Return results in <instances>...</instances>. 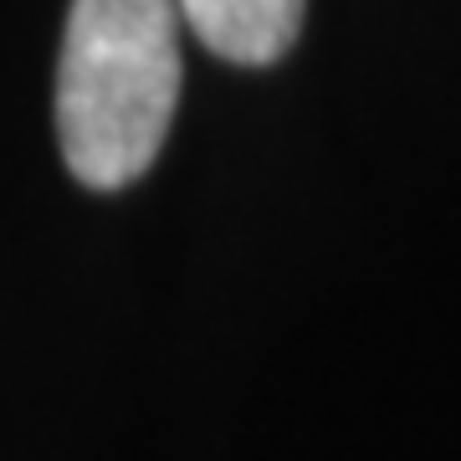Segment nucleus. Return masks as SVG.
<instances>
[{"label": "nucleus", "instance_id": "f03ea898", "mask_svg": "<svg viewBox=\"0 0 461 461\" xmlns=\"http://www.w3.org/2000/svg\"><path fill=\"white\" fill-rule=\"evenodd\" d=\"M308 0H175L190 32L226 62L267 67L297 41Z\"/></svg>", "mask_w": 461, "mask_h": 461}, {"label": "nucleus", "instance_id": "f257e3e1", "mask_svg": "<svg viewBox=\"0 0 461 461\" xmlns=\"http://www.w3.org/2000/svg\"><path fill=\"white\" fill-rule=\"evenodd\" d=\"M180 98L175 0H72L57 67L62 159L93 190H123L154 165Z\"/></svg>", "mask_w": 461, "mask_h": 461}]
</instances>
